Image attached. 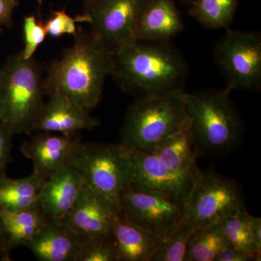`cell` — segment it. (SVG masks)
<instances>
[{
	"label": "cell",
	"mask_w": 261,
	"mask_h": 261,
	"mask_svg": "<svg viewBox=\"0 0 261 261\" xmlns=\"http://www.w3.org/2000/svg\"><path fill=\"white\" fill-rule=\"evenodd\" d=\"M73 39L44 70L46 92L61 94L90 113L100 101L106 79L112 75L113 50L81 27Z\"/></svg>",
	"instance_id": "6da1fadb"
},
{
	"label": "cell",
	"mask_w": 261,
	"mask_h": 261,
	"mask_svg": "<svg viewBox=\"0 0 261 261\" xmlns=\"http://www.w3.org/2000/svg\"><path fill=\"white\" fill-rule=\"evenodd\" d=\"M188 73L183 56L168 42L133 39L113 50L111 76L140 97L183 90Z\"/></svg>",
	"instance_id": "7a4b0ae2"
},
{
	"label": "cell",
	"mask_w": 261,
	"mask_h": 261,
	"mask_svg": "<svg viewBox=\"0 0 261 261\" xmlns=\"http://www.w3.org/2000/svg\"><path fill=\"white\" fill-rule=\"evenodd\" d=\"M46 95L42 65L21 51L12 55L2 66L0 123L13 135L32 133Z\"/></svg>",
	"instance_id": "3957f363"
},
{
	"label": "cell",
	"mask_w": 261,
	"mask_h": 261,
	"mask_svg": "<svg viewBox=\"0 0 261 261\" xmlns=\"http://www.w3.org/2000/svg\"><path fill=\"white\" fill-rule=\"evenodd\" d=\"M227 88L201 92H175L190 119V129L197 148L224 152L240 144L242 123Z\"/></svg>",
	"instance_id": "277c9868"
},
{
	"label": "cell",
	"mask_w": 261,
	"mask_h": 261,
	"mask_svg": "<svg viewBox=\"0 0 261 261\" xmlns=\"http://www.w3.org/2000/svg\"><path fill=\"white\" fill-rule=\"evenodd\" d=\"M190 128L185 105L176 93L140 97L128 108L121 145L147 151L161 141Z\"/></svg>",
	"instance_id": "5b68a950"
},
{
	"label": "cell",
	"mask_w": 261,
	"mask_h": 261,
	"mask_svg": "<svg viewBox=\"0 0 261 261\" xmlns=\"http://www.w3.org/2000/svg\"><path fill=\"white\" fill-rule=\"evenodd\" d=\"M72 166L89 186L118 205L121 192L132 187L133 168L121 144L82 142Z\"/></svg>",
	"instance_id": "8992f818"
},
{
	"label": "cell",
	"mask_w": 261,
	"mask_h": 261,
	"mask_svg": "<svg viewBox=\"0 0 261 261\" xmlns=\"http://www.w3.org/2000/svg\"><path fill=\"white\" fill-rule=\"evenodd\" d=\"M245 209L243 190L238 182L219 173L200 171L184 204L183 221L201 227Z\"/></svg>",
	"instance_id": "52a82bcc"
},
{
	"label": "cell",
	"mask_w": 261,
	"mask_h": 261,
	"mask_svg": "<svg viewBox=\"0 0 261 261\" xmlns=\"http://www.w3.org/2000/svg\"><path fill=\"white\" fill-rule=\"evenodd\" d=\"M215 61L229 90H259L261 37L256 33L226 29L215 49Z\"/></svg>",
	"instance_id": "ba28073f"
},
{
	"label": "cell",
	"mask_w": 261,
	"mask_h": 261,
	"mask_svg": "<svg viewBox=\"0 0 261 261\" xmlns=\"http://www.w3.org/2000/svg\"><path fill=\"white\" fill-rule=\"evenodd\" d=\"M151 0H93L84 6L82 23L114 50L135 39L137 23Z\"/></svg>",
	"instance_id": "9c48e42d"
},
{
	"label": "cell",
	"mask_w": 261,
	"mask_h": 261,
	"mask_svg": "<svg viewBox=\"0 0 261 261\" xmlns=\"http://www.w3.org/2000/svg\"><path fill=\"white\" fill-rule=\"evenodd\" d=\"M120 214L134 224L167 238L181 224L184 204L159 192L126 189L119 197Z\"/></svg>",
	"instance_id": "30bf717a"
},
{
	"label": "cell",
	"mask_w": 261,
	"mask_h": 261,
	"mask_svg": "<svg viewBox=\"0 0 261 261\" xmlns=\"http://www.w3.org/2000/svg\"><path fill=\"white\" fill-rule=\"evenodd\" d=\"M127 149L133 168L130 187L159 192L185 204L193 181L175 173L155 154L135 148Z\"/></svg>",
	"instance_id": "8fae6325"
},
{
	"label": "cell",
	"mask_w": 261,
	"mask_h": 261,
	"mask_svg": "<svg viewBox=\"0 0 261 261\" xmlns=\"http://www.w3.org/2000/svg\"><path fill=\"white\" fill-rule=\"evenodd\" d=\"M119 205L86 183L69 214L61 221L83 238L112 235Z\"/></svg>",
	"instance_id": "7c38bea8"
},
{
	"label": "cell",
	"mask_w": 261,
	"mask_h": 261,
	"mask_svg": "<svg viewBox=\"0 0 261 261\" xmlns=\"http://www.w3.org/2000/svg\"><path fill=\"white\" fill-rule=\"evenodd\" d=\"M81 144L77 135L39 132L23 142L21 152L32 161L34 171L47 179L58 170L72 166Z\"/></svg>",
	"instance_id": "4fadbf2b"
},
{
	"label": "cell",
	"mask_w": 261,
	"mask_h": 261,
	"mask_svg": "<svg viewBox=\"0 0 261 261\" xmlns=\"http://www.w3.org/2000/svg\"><path fill=\"white\" fill-rule=\"evenodd\" d=\"M48 97L34 122L32 132L78 135L82 130L93 129L99 124L97 118L68 97L58 93L49 94Z\"/></svg>",
	"instance_id": "5bb4252c"
},
{
	"label": "cell",
	"mask_w": 261,
	"mask_h": 261,
	"mask_svg": "<svg viewBox=\"0 0 261 261\" xmlns=\"http://www.w3.org/2000/svg\"><path fill=\"white\" fill-rule=\"evenodd\" d=\"M86 182L73 166H65L43 183L39 205L48 219L63 221L75 205Z\"/></svg>",
	"instance_id": "9a60e30c"
},
{
	"label": "cell",
	"mask_w": 261,
	"mask_h": 261,
	"mask_svg": "<svg viewBox=\"0 0 261 261\" xmlns=\"http://www.w3.org/2000/svg\"><path fill=\"white\" fill-rule=\"evenodd\" d=\"M82 240L64 223L49 219L25 246L40 261H76Z\"/></svg>",
	"instance_id": "2e32d148"
},
{
	"label": "cell",
	"mask_w": 261,
	"mask_h": 261,
	"mask_svg": "<svg viewBox=\"0 0 261 261\" xmlns=\"http://www.w3.org/2000/svg\"><path fill=\"white\" fill-rule=\"evenodd\" d=\"M176 0H151L137 23L135 39L168 42L183 31L185 23Z\"/></svg>",
	"instance_id": "e0dca14e"
},
{
	"label": "cell",
	"mask_w": 261,
	"mask_h": 261,
	"mask_svg": "<svg viewBox=\"0 0 261 261\" xmlns=\"http://www.w3.org/2000/svg\"><path fill=\"white\" fill-rule=\"evenodd\" d=\"M118 261H150L161 238L118 215L112 228Z\"/></svg>",
	"instance_id": "ac0fdd59"
},
{
	"label": "cell",
	"mask_w": 261,
	"mask_h": 261,
	"mask_svg": "<svg viewBox=\"0 0 261 261\" xmlns=\"http://www.w3.org/2000/svg\"><path fill=\"white\" fill-rule=\"evenodd\" d=\"M197 151L189 128L165 139L147 152L158 156L175 173L193 181L200 171L197 165Z\"/></svg>",
	"instance_id": "d6986e66"
},
{
	"label": "cell",
	"mask_w": 261,
	"mask_h": 261,
	"mask_svg": "<svg viewBox=\"0 0 261 261\" xmlns=\"http://www.w3.org/2000/svg\"><path fill=\"white\" fill-rule=\"evenodd\" d=\"M45 178L33 171L20 178L0 176V210L18 211L39 205V194Z\"/></svg>",
	"instance_id": "ffe728a7"
},
{
	"label": "cell",
	"mask_w": 261,
	"mask_h": 261,
	"mask_svg": "<svg viewBox=\"0 0 261 261\" xmlns=\"http://www.w3.org/2000/svg\"><path fill=\"white\" fill-rule=\"evenodd\" d=\"M0 212L8 253L16 247L25 246L49 220L39 206L23 210H0Z\"/></svg>",
	"instance_id": "44dd1931"
},
{
	"label": "cell",
	"mask_w": 261,
	"mask_h": 261,
	"mask_svg": "<svg viewBox=\"0 0 261 261\" xmlns=\"http://www.w3.org/2000/svg\"><path fill=\"white\" fill-rule=\"evenodd\" d=\"M239 0H192L189 13L207 29L229 28L234 20Z\"/></svg>",
	"instance_id": "7402d4cb"
},
{
	"label": "cell",
	"mask_w": 261,
	"mask_h": 261,
	"mask_svg": "<svg viewBox=\"0 0 261 261\" xmlns=\"http://www.w3.org/2000/svg\"><path fill=\"white\" fill-rule=\"evenodd\" d=\"M228 245L219 223L195 228L185 261H214L219 252Z\"/></svg>",
	"instance_id": "603a6c76"
},
{
	"label": "cell",
	"mask_w": 261,
	"mask_h": 261,
	"mask_svg": "<svg viewBox=\"0 0 261 261\" xmlns=\"http://www.w3.org/2000/svg\"><path fill=\"white\" fill-rule=\"evenodd\" d=\"M249 214L244 209L219 221V225L231 246L260 256L261 247L254 243L249 228Z\"/></svg>",
	"instance_id": "cb8c5ba5"
},
{
	"label": "cell",
	"mask_w": 261,
	"mask_h": 261,
	"mask_svg": "<svg viewBox=\"0 0 261 261\" xmlns=\"http://www.w3.org/2000/svg\"><path fill=\"white\" fill-rule=\"evenodd\" d=\"M194 229L191 225L182 221L171 235L161 240L150 261H185Z\"/></svg>",
	"instance_id": "d4e9b609"
},
{
	"label": "cell",
	"mask_w": 261,
	"mask_h": 261,
	"mask_svg": "<svg viewBox=\"0 0 261 261\" xmlns=\"http://www.w3.org/2000/svg\"><path fill=\"white\" fill-rule=\"evenodd\" d=\"M76 261H118L116 242L113 234L83 238Z\"/></svg>",
	"instance_id": "484cf974"
},
{
	"label": "cell",
	"mask_w": 261,
	"mask_h": 261,
	"mask_svg": "<svg viewBox=\"0 0 261 261\" xmlns=\"http://www.w3.org/2000/svg\"><path fill=\"white\" fill-rule=\"evenodd\" d=\"M23 34L24 47L20 51L25 58H33L47 37L44 22L35 15H27L23 19Z\"/></svg>",
	"instance_id": "4316f807"
},
{
	"label": "cell",
	"mask_w": 261,
	"mask_h": 261,
	"mask_svg": "<svg viewBox=\"0 0 261 261\" xmlns=\"http://www.w3.org/2000/svg\"><path fill=\"white\" fill-rule=\"evenodd\" d=\"M77 23H82L80 15L73 18L66 10H54L44 22L47 37L60 38L64 35L74 36L78 31Z\"/></svg>",
	"instance_id": "83f0119b"
},
{
	"label": "cell",
	"mask_w": 261,
	"mask_h": 261,
	"mask_svg": "<svg viewBox=\"0 0 261 261\" xmlns=\"http://www.w3.org/2000/svg\"><path fill=\"white\" fill-rule=\"evenodd\" d=\"M13 132L0 123V176L5 174L10 159Z\"/></svg>",
	"instance_id": "f1b7e54d"
},
{
	"label": "cell",
	"mask_w": 261,
	"mask_h": 261,
	"mask_svg": "<svg viewBox=\"0 0 261 261\" xmlns=\"http://www.w3.org/2000/svg\"><path fill=\"white\" fill-rule=\"evenodd\" d=\"M260 256L244 251L228 245L219 252L214 261H252L260 260Z\"/></svg>",
	"instance_id": "f546056e"
},
{
	"label": "cell",
	"mask_w": 261,
	"mask_h": 261,
	"mask_svg": "<svg viewBox=\"0 0 261 261\" xmlns=\"http://www.w3.org/2000/svg\"><path fill=\"white\" fill-rule=\"evenodd\" d=\"M20 0H0V27L10 28L13 25V15Z\"/></svg>",
	"instance_id": "4dcf8cb0"
},
{
	"label": "cell",
	"mask_w": 261,
	"mask_h": 261,
	"mask_svg": "<svg viewBox=\"0 0 261 261\" xmlns=\"http://www.w3.org/2000/svg\"><path fill=\"white\" fill-rule=\"evenodd\" d=\"M249 228L254 243L261 247V219L249 215Z\"/></svg>",
	"instance_id": "1f68e13d"
},
{
	"label": "cell",
	"mask_w": 261,
	"mask_h": 261,
	"mask_svg": "<svg viewBox=\"0 0 261 261\" xmlns=\"http://www.w3.org/2000/svg\"><path fill=\"white\" fill-rule=\"evenodd\" d=\"M0 253L3 255L5 258H8L9 253L7 250L6 247V235L3 225V219H2L1 212H0Z\"/></svg>",
	"instance_id": "d6a6232c"
},
{
	"label": "cell",
	"mask_w": 261,
	"mask_h": 261,
	"mask_svg": "<svg viewBox=\"0 0 261 261\" xmlns=\"http://www.w3.org/2000/svg\"><path fill=\"white\" fill-rule=\"evenodd\" d=\"M178 1L180 2L182 4L190 6V4L192 3V0H178Z\"/></svg>",
	"instance_id": "836d02e7"
},
{
	"label": "cell",
	"mask_w": 261,
	"mask_h": 261,
	"mask_svg": "<svg viewBox=\"0 0 261 261\" xmlns=\"http://www.w3.org/2000/svg\"><path fill=\"white\" fill-rule=\"evenodd\" d=\"M82 1L83 2L84 6H85V5H88L89 3H90L91 2L93 1V0H82Z\"/></svg>",
	"instance_id": "e575fe53"
},
{
	"label": "cell",
	"mask_w": 261,
	"mask_h": 261,
	"mask_svg": "<svg viewBox=\"0 0 261 261\" xmlns=\"http://www.w3.org/2000/svg\"><path fill=\"white\" fill-rule=\"evenodd\" d=\"M1 75H2V66L0 65V80H1Z\"/></svg>",
	"instance_id": "d590c367"
},
{
	"label": "cell",
	"mask_w": 261,
	"mask_h": 261,
	"mask_svg": "<svg viewBox=\"0 0 261 261\" xmlns=\"http://www.w3.org/2000/svg\"><path fill=\"white\" fill-rule=\"evenodd\" d=\"M3 32V27H0V34Z\"/></svg>",
	"instance_id": "8d00e7d4"
},
{
	"label": "cell",
	"mask_w": 261,
	"mask_h": 261,
	"mask_svg": "<svg viewBox=\"0 0 261 261\" xmlns=\"http://www.w3.org/2000/svg\"><path fill=\"white\" fill-rule=\"evenodd\" d=\"M39 1H40V2H41V1H42V0H39Z\"/></svg>",
	"instance_id": "74e56055"
}]
</instances>
